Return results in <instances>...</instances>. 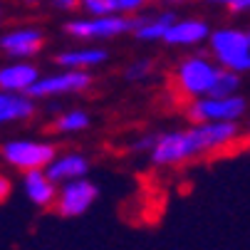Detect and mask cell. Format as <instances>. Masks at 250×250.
<instances>
[{
  "mask_svg": "<svg viewBox=\"0 0 250 250\" xmlns=\"http://www.w3.org/2000/svg\"><path fill=\"white\" fill-rule=\"evenodd\" d=\"M238 89H240V75L221 67L218 80H216V87H213V94H210V97H235Z\"/></svg>",
  "mask_w": 250,
  "mask_h": 250,
  "instance_id": "obj_18",
  "label": "cell"
},
{
  "mask_svg": "<svg viewBox=\"0 0 250 250\" xmlns=\"http://www.w3.org/2000/svg\"><path fill=\"white\" fill-rule=\"evenodd\" d=\"M156 136L159 134H144V136H139L134 144H131V151H136V154H144V151H154V146H156Z\"/></svg>",
  "mask_w": 250,
  "mask_h": 250,
  "instance_id": "obj_23",
  "label": "cell"
},
{
  "mask_svg": "<svg viewBox=\"0 0 250 250\" xmlns=\"http://www.w3.org/2000/svg\"><path fill=\"white\" fill-rule=\"evenodd\" d=\"M0 13H3V8H0Z\"/></svg>",
  "mask_w": 250,
  "mask_h": 250,
  "instance_id": "obj_29",
  "label": "cell"
},
{
  "mask_svg": "<svg viewBox=\"0 0 250 250\" xmlns=\"http://www.w3.org/2000/svg\"><path fill=\"white\" fill-rule=\"evenodd\" d=\"M92 84L89 72H80V69H60V72L40 77V82L30 89V97L38 99H50V97H62V94H75L84 92Z\"/></svg>",
  "mask_w": 250,
  "mask_h": 250,
  "instance_id": "obj_8",
  "label": "cell"
},
{
  "mask_svg": "<svg viewBox=\"0 0 250 250\" xmlns=\"http://www.w3.org/2000/svg\"><path fill=\"white\" fill-rule=\"evenodd\" d=\"M40 0H25V5H38Z\"/></svg>",
  "mask_w": 250,
  "mask_h": 250,
  "instance_id": "obj_27",
  "label": "cell"
},
{
  "mask_svg": "<svg viewBox=\"0 0 250 250\" xmlns=\"http://www.w3.org/2000/svg\"><path fill=\"white\" fill-rule=\"evenodd\" d=\"M13 191V181L5 176V173H0V201H5Z\"/></svg>",
  "mask_w": 250,
  "mask_h": 250,
  "instance_id": "obj_24",
  "label": "cell"
},
{
  "mask_svg": "<svg viewBox=\"0 0 250 250\" xmlns=\"http://www.w3.org/2000/svg\"><path fill=\"white\" fill-rule=\"evenodd\" d=\"M106 57H109V52H106V50L89 45V47H72V50L57 52L55 62L62 69H80V72H89V69L104 64Z\"/></svg>",
  "mask_w": 250,
  "mask_h": 250,
  "instance_id": "obj_15",
  "label": "cell"
},
{
  "mask_svg": "<svg viewBox=\"0 0 250 250\" xmlns=\"http://www.w3.org/2000/svg\"><path fill=\"white\" fill-rule=\"evenodd\" d=\"M208 50L218 67L230 69V72H238V75L250 72V30H240V27L213 30L208 40Z\"/></svg>",
  "mask_w": 250,
  "mask_h": 250,
  "instance_id": "obj_3",
  "label": "cell"
},
{
  "mask_svg": "<svg viewBox=\"0 0 250 250\" xmlns=\"http://www.w3.org/2000/svg\"><path fill=\"white\" fill-rule=\"evenodd\" d=\"M40 69L30 60H18L0 67V89L10 94H30V89L40 82Z\"/></svg>",
  "mask_w": 250,
  "mask_h": 250,
  "instance_id": "obj_10",
  "label": "cell"
},
{
  "mask_svg": "<svg viewBox=\"0 0 250 250\" xmlns=\"http://www.w3.org/2000/svg\"><path fill=\"white\" fill-rule=\"evenodd\" d=\"M80 8L87 13V18H109L119 15V0H82Z\"/></svg>",
  "mask_w": 250,
  "mask_h": 250,
  "instance_id": "obj_19",
  "label": "cell"
},
{
  "mask_svg": "<svg viewBox=\"0 0 250 250\" xmlns=\"http://www.w3.org/2000/svg\"><path fill=\"white\" fill-rule=\"evenodd\" d=\"M210 25L201 18H178L171 30L166 32L164 45L166 47H193L210 40Z\"/></svg>",
  "mask_w": 250,
  "mask_h": 250,
  "instance_id": "obj_11",
  "label": "cell"
},
{
  "mask_svg": "<svg viewBox=\"0 0 250 250\" xmlns=\"http://www.w3.org/2000/svg\"><path fill=\"white\" fill-rule=\"evenodd\" d=\"M248 112V99L235 97H203L196 102H188L186 117L191 124H238L243 114Z\"/></svg>",
  "mask_w": 250,
  "mask_h": 250,
  "instance_id": "obj_5",
  "label": "cell"
},
{
  "mask_svg": "<svg viewBox=\"0 0 250 250\" xmlns=\"http://www.w3.org/2000/svg\"><path fill=\"white\" fill-rule=\"evenodd\" d=\"M149 3H156V5H181V3H191V0H149Z\"/></svg>",
  "mask_w": 250,
  "mask_h": 250,
  "instance_id": "obj_26",
  "label": "cell"
},
{
  "mask_svg": "<svg viewBox=\"0 0 250 250\" xmlns=\"http://www.w3.org/2000/svg\"><path fill=\"white\" fill-rule=\"evenodd\" d=\"M97 198H99V188H97L94 181H89V178L69 181V184L60 186L55 210L62 218H77V216H82V213H87L94 206Z\"/></svg>",
  "mask_w": 250,
  "mask_h": 250,
  "instance_id": "obj_7",
  "label": "cell"
},
{
  "mask_svg": "<svg viewBox=\"0 0 250 250\" xmlns=\"http://www.w3.org/2000/svg\"><path fill=\"white\" fill-rule=\"evenodd\" d=\"M89 114L84 109H62L55 122H52V129L57 134H80L89 126Z\"/></svg>",
  "mask_w": 250,
  "mask_h": 250,
  "instance_id": "obj_17",
  "label": "cell"
},
{
  "mask_svg": "<svg viewBox=\"0 0 250 250\" xmlns=\"http://www.w3.org/2000/svg\"><path fill=\"white\" fill-rule=\"evenodd\" d=\"M151 69H154V62H151V60H134V62L126 67L124 77H126L129 82H144V80L151 75Z\"/></svg>",
  "mask_w": 250,
  "mask_h": 250,
  "instance_id": "obj_20",
  "label": "cell"
},
{
  "mask_svg": "<svg viewBox=\"0 0 250 250\" xmlns=\"http://www.w3.org/2000/svg\"><path fill=\"white\" fill-rule=\"evenodd\" d=\"M47 176L57 186L62 184H69V181H80V178H87L89 173V159L84 154H77V151H64V154H57L55 161L45 168Z\"/></svg>",
  "mask_w": 250,
  "mask_h": 250,
  "instance_id": "obj_12",
  "label": "cell"
},
{
  "mask_svg": "<svg viewBox=\"0 0 250 250\" xmlns=\"http://www.w3.org/2000/svg\"><path fill=\"white\" fill-rule=\"evenodd\" d=\"M22 191L38 208H55L60 186L47 176V171L22 173Z\"/></svg>",
  "mask_w": 250,
  "mask_h": 250,
  "instance_id": "obj_13",
  "label": "cell"
},
{
  "mask_svg": "<svg viewBox=\"0 0 250 250\" xmlns=\"http://www.w3.org/2000/svg\"><path fill=\"white\" fill-rule=\"evenodd\" d=\"M149 0H119V15L124 18H139V13L146 8Z\"/></svg>",
  "mask_w": 250,
  "mask_h": 250,
  "instance_id": "obj_21",
  "label": "cell"
},
{
  "mask_svg": "<svg viewBox=\"0 0 250 250\" xmlns=\"http://www.w3.org/2000/svg\"><path fill=\"white\" fill-rule=\"evenodd\" d=\"M42 45H45V32L40 27H32V25L13 27V30L0 35V52H5L15 62L35 57L42 50Z\"/></svg>",
  "mask_w": 250,
  "mask_h": 250,
  "instance_id": "obj_9",
  "label": "cell"
},
{
  "mask_svg": "<svg viewBox=\"0 0 250 250\" xmlns=\"http://www.w3.org/2000/svg\"><path fill=\"white\" fill-rule=\"evenodd\" d=\"M38 112V104L30 94H10L0 89V126L13 122H27Z\"/></svg>",
  "mask_w": 250,
  "mask_h": 250,
  "instance_id": "obj_16",
  "label": "cell"
},
{
  "mask_svg": "<svg viewBox=\"0 0 250 250\" xmlns=\"http://www.w3.org/2000/svg\"><path fill=\"white\" fill-rule=\"evenodd\" d=\"M64 32L75 40H112L119 35L134 32V18L109 15V18H75L64 22Z\"/></svg>",
  "mask_w": 250,
  "mask_h": 250,
  "instance_id": "obj_6",
  "label": "cell"
},
{
  "mask_svg": "<svg viewBox=\"0 0 250 250\" xmlns=\"http://www.w3.org/2000/svg\"><path fill=\"white\" fill-rule=\"evenodd\" d=\"M238 124H193L188 129H173L156 136V146L149 154V161L159 168L178 166L193 161L198 156L223 154L226 149L235 146L240 141Z\"/></svg>",
  "mask_w": 250,
  "mask_h": 250,
  "instance_id": "obj_1",
  "label": "cell"
},
{
  "mask_svg": "<svg viewBox=\"0 0 250 250\" xmlns=\"http://www.w3.org/2000/svg\"><path fill=\"white\" fill-rule=\"evenodd\" d=\"M0 156L8 166L30 173V171H45L55 161L57 149L47 139H10L0 146Z\"/></svg>",
  "mask_w": 250,
  "mask_h": 250,
  "instance_id": "obj_4",
  "label": "cell"
},
{
  "mask_svg": "<svg viewBox=\"0 0 250 250\" xmlns=\"http://www.w3.org/2000/svg\"><path fill=\"white\" fill-rule=\"evenodd\" d=\"M221 67L216 64L213 57L206 55H188L184 60H178L173 69V87L178 94L188 97L191 102L210 97L213 87H216Z\"/></svg>",
  "mask_w": 250,
  "mask_h": 250,
  "instance_id": "obj_2",
  "label": "cell"
},
{
  "mask_svg": "<svg viewBox=\"0 0 250 250\" xmlns=\"http://www.w3.org/2000/svg\"><path fill=\"white\" fill-rule=\"evenodd\" d=\"M248 134H250V122H248Z\"/></svg>",
  "mask_w": 250,
  "mask_h": 250,
  "instance_id": "obj_28",
  "label": "cell"
},
{
  "mask_svg": "<svg viewBox=\"0 0 250 250\" xmlns=\"http://www.w3.org/2000/svg\"><path fill=\"white\" fill-rule=\"evenodd\" d=\"M213 5H221L226 10H230L233 15H243V13H250V0H208Z\"/></svg>",
  "mask_w": 250,
  "mask_h": 250,
  "instance_id": "obj_22",
  "label": "cell"
},
{
  "mask_svg": "<svg viewBox=\"0 0 250 250\" xmlns=\"http://www.w3.org/2000/svg\"><path fill=\"white\" fill-rule=\"evenodd\" d=\"M176 13L173 10H161L156 15H144V18H134V38L139 42H164L166 32L171 30V25L176 22Z\"/></svg>",
  "mask_w": 250,
  "mask_h": 250,
  "instance_id": "obj_14",
  "label": "cell"
},
{
  "mask_svg": "<svg viewBox=\"0 0 250 250\" xmlns=\"http://www.w3.org/2000/svg\"><path fill=\"white\" fill-rule=\"evenodd\" d=\"M50 3H52L57 10H75V8H80L82 0H50Z\"/></svg>",
  "mask_w": 250,
  "mask_h": 250,
  "instance_id": "obj_25",
  "label": "cell"
}]
</instances>
